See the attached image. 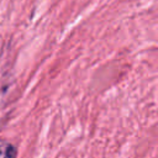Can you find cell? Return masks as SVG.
Masks as SVG:
<instances>
[{
  "mask_svg": "<svg viewBox=\"0 0 158 158\" xmlns=\"http://www.w3.org/2000/svg\"><path fill=\"white\" fill-rule=\"evenodd\" d=\"M17 149L9 141L0 139V158H16Z\"/></svg>",
  "mask_w": 158,
  "mask_h": 158,
  "instance_id": "6da1fadb",
  "label": "cell"
}]
</instances>
